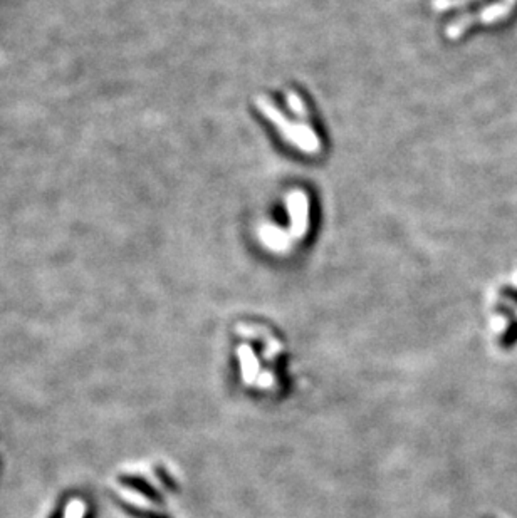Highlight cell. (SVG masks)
Instances as JSON below:
<instances>
[{
  "label": "cell",
  "mask_w": 517,
  "mask_h": 518,
  "mask_svg": "<svg viewBox=\"0 0 517 518\" xmlns=\"http://www.w3.org/2000/svg\"><path fill=\"white\" fill-rule=\"evenodd\" d=\"M255 106L260 113L264 114L267 120L277 128L284 140L291 143L294 148H297L301 153L317 156L321 153L322 145L319 136L316 131L307 125V121L302 123H292L289 121L284 113L276 106V103L270 101L267 96H257L255 98Z\"/></svg>",
  "instance_id": "1"
},
{
  "label": "cell",
  "mask_w": 517,
  "mask_h": 518,
  "mask_svg": "<svg viewBox=\"0 0 517 518\" xmlns=\"http://www.w3.org/2000/svg\"><path fill=\"white\" fill-rule=\"evenodd\" d=\"M120 495L125 498L126 502L133 503V505L138 507H150V502L146 498L141 497V493L131 490V488H120Z\"/></svg>",
  "instance_id": "6"
},
{
  "label": "cell",
  "mask_w": 517,
  "mask_h": 518,
  "mask_svg": "<svg viewBox=\"0 0 517 518\" xmlns=\"http://www.w3.org/2000/svg\"><path fill=\"white\" fill-rule=\"evenodd\" d=\"M259 237L262 244L274 252H286L291 247L292 240L287 230H282L281 227L272 225V223H265L264 227H260Z\"/></svg>",
  "instance_id": "4"
},
{
  "label": "cell",
  "mask_w": 517,
  "mask_h": 518,
  "mask_svg": "<svg viewBox=\"0 0 517 518\" xmlns=\"http://www.w3.org/2000/svg\"><path fill=\"white\" fill-rule=\"evenodd\" d=\"M286 103H287L289 109H291V111L296 114V116H299L301 120H304V121L309 120L311 113H309V109H307L306 101L301 96H299V94L294 91V89H289V91L286 93Z\"/></svg>",
  "instance_id": "5"
},
{
  "label": "cell",
  "mask_w": 517,
  "mask_h": 518,
  "mask_svg": "<svg viewBox=\"0 0 517 518\" xmlns=\"http://www.w3.org/2000/svg\"><path fill=\"white\" fill-rule=\"evenodd\" d=\"M516 279H517V277H516Z\"/></svg>",
  "instance_id": "8"
},
{
  "label": "cell",
  "mask_w": 517,
  "mask_h": 518,
  "mask_svg": "<svg viewBox=\"0 0 517 518\" xmlns=\"http://www.w3.org/2000/svg\"><path fill=\"white\" fill-rule=\"evenodd\" d=\"M84 513H86V503L83 500H73L66 508L64 518H84Z\"/></svg>",
  "instance_id": "7"
},
{
  "label": "cell",
  "mask_w": 517,
  "mask_h": 518,
  "mask_svg": "<svg viewBox=\"0 0 517 518\" xmlns=\"http://www.w3.org/2000/svg\"><path fill=\"white\" fill-rule=\"evenodd\" d=\"M514 4H516V0H506V2L483 7L482 11L477 14V16L474 14V16H462V17L455 19V21L450 22L447 29H445V36H447L449 39H457V37L462 36L469 27L476 26L477 22L491 24V22L501 21V19H504L507 14L511 12V9L514 7Z\"/></svg>",
  "instance_id": "2"
},
{
  "label": "cell",
  "mask_w": 517,
  "mask_h": 518,
  "mask_svg": "<svg viewBox=\"0 0 517 518\" xmlns=\"http://www.w3.org/2000/svg\"><path fill=\"white\" fill-rule=\"evenodd\" d=\"M286 207L289 212V234L294 240L304 239L309 230V195L304 190L296 188L286 197Z\"/></svg>",
  "instance_id": "3"
}]
</instances>
